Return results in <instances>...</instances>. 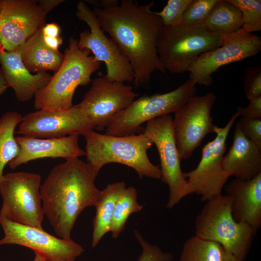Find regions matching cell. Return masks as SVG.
Returning <instances> with one entry per match:
<instances>
[{
  "label": "cell",
  "instance_id": "2",
  "mask_svg": "<svg viewBox=\"0 0 261 261\" xmlns=\"http://www.w3.org/2000/svg\"><path fill=\"white\" fill-rule=\"evenodd\" d=\"M96 177L88 163L74 158L55 166L41 184L44 215L58 237L71 239L79 215L100 201L102 192L95 185Z\"/></svg>",
  "mask_w": 261,
  "mask_h": 261
},
{
  "label": "cell",
  "instance_id": "13",
  "mask_svg": "<svg viewBox=\"0 0 261 261\" xmlns=\"http://www.w3.org/2000/svg\"><path fill=\"white\" fill-rule=\"evenodd\" d=\"M223 38L221 46L201 55L189 68V79L194 85L210 86L213 73L220 67L256 56L261 50V37L243 28Z\"/></svg>",
  "mask_w": 261,
  "mask_h": 261
},
{
  "label": "cell",
  "instance_id": "3",
  "mask_svg": "<svg viewBox=\"0 0 261 261\" xmlns=\"http://www.w3.org/2000/svg\"><path fill=\"white\" fill-rule=\"evenodd\" d=\"M83 136L87 162L96 176L106 164L118 163L132 168L140 179H160V166L153 164L147 154L153 143L144 133L115 136L92 130Z\"/></svg>",
  "mask_w": 261,
  "mask_h": 261
},
{
  "label": "cell",
  "instance_id": "38",
  "mask_svg": "<svg viewBox=\"0 0 261 261\" xmlns=\"http://www.w3.org/2000/svg\"><path fill=\"white\" fill-rule=\"evenodd\" d=\"M35 253V257L32 261H47L41 255L37 252Z\"/></svg>",
  "mask_w": 261,
  "mask_h": 261
},
{
  "label": "cell",
  "instance_id": "29",
  "mask_svg": "<svg viewBox=\"0 0 261 261\" xmlns=\"http://www.w3.org/2000/svg\"><path fill=\"white\" fill-rule=\"evenodd\" d=\"M220 0H192L184 14L181 25L185 27L201 25Z\"/></svg>",
  "mask_w": 261,
  "mask_h": 261
},
{
  "label": "cell",
  "instance_id": "21",
  "mask_svg": "<svg viewBox=\"0 0 261 261\" xmlns=\"http://www.w3.org/2000/svg\"><path fill=\"white\" fill-rule=\"evenodd\" d=\"M222 168L230 177L250 179L261 174V149L247 138L237 122L232 144L223 157Z\"/></svg>",
  "mask_w": 261,
  "mask_h": 261
},
{
  "label": "cell",
  "instance_id": "17",
  "mask_svg": "<svg viewBox=\"0 0 261 261\" xmlns=\"http://www.w3.org/2000/svg\"><path fill=\"white\" fill-rule=\"evenodd\" d=\"M94 129L83 111L76 105L59 110H40L22 117L15 133L39 138L82 135Z\"/></svg>",
  "mask_w": 261,
  "mask_h": 261
},
{
  "label": "cell",
  "instance_id": "37",
  "mask_svg": "<svg viewBox=\"0 0 261 261\" xmlns=\"http://www.w3.org/2000/svg\"><path fill=\"white\" fill-rule=\"evenodd\" d=\"M8 87L2 70L0 68V96L6 91Z\"/></svg>",
  "mask_w": 261,
  "mask_h": 261
},
{
  "label": "cell",
  "instance_id": "19",
  "mask_svg": "<svg viewBox=\"0 0 261 261\" xmlns=\"http://www.w3.org/2000/svg\"><path fill=\"white\" fill-rule=\"evenodd\" d=\"M226 191L232 199L234 219L249 226L255 235L261 226V174L248 180L235 178Z\"/></svg>",
  "mask_w": 261,
  "mask_h": 261
},
{
  "label": "cell",
  "instance_id": "35",
  "mask_svg": "<svg viewBox=\"0 0 261 261\" xmlns=\"http://www.w3.org/2000/svg\"><path fill=\"white\" fill-rule=\"evenodd\" d=\"M42 35L51 37L60 36V28L56 23L44 24L41 29Z\"/></svg>",
  "mask_w": 261,
  "mask_h": 261
},
{
  "label": "cell",
  "instance_id": "20",
  "mask_svg": "<svg viewBox=\"0 0 261 261\" xmlns=\"http://www.w3.org/2000/svg\"><path fill=\"white\" fill-rule=\"evenodd\" d=\"M0 64L8 87L13 89L16 99L21 102L30 100L52 76L47 72L32 74L23 63L19 48L8 51L0 44Z\"/></svg>",
  "mask_w": 261,
  "mask_h": 261
},
{
  "label": "cell",
  "instance_id": "14",
  "mask_svg": "<svg viewBox=\"0 0 261 261\" xmlns=\"http://www.w3.org/2000/svg\"><path fill=\"white\" fill-rule=\"evenodd\" d=\"M216 100L212 92L195 95L174 113V133L181 159L189 158L206 135L214 133L211 111Z\"/></svg>",
  "mask_w": 261,
  "mask_h": 261
},
{
  "label": "cell",
  "instance_id": "32",
  "mask_svg": "<svg viewBox=\"0 0 261 261\" xmlns=\"http://www.w3.org/2000/svg\"><path fill=\"white\" fill-rule=\"evenodd\" d=\"M244 89L249 101L261 96V67L260 65L246 68L245 71Z\"/></svg>",
  "mask_w": 261,
  "mask_h": 261
},
{
  "label": "cell",
  "instance_id": "22",
  "mask_svg": "<svg viewBox=\"0 0 261 261\" xmlns=\"http://www.w3.org/2000/svg\"><path fill=\"white\" fill-rule=\"evenodd\" d=\"M41 29L19 47L21 58L31 73H44L47 71L55 72L62 64L64 55L59 50H52L44 44Z\"/></svg>",
  "mask_w": 261,
  "mask_h": 261
},
{
  "label": "cell",
  "instance_id": "33",
  "mask_svg": "<svg viewBox=\"0 0 261 261\" xmlns=\"http://www.w3.org/2000/svg\"><path fill=\"white\" fill-rule=\"evenodd\" d=\"M237 122L245 136L261 149V119L241 118Z\"/></svg>",
  "mask_w": 261,
  "mask_h": 261
},
{
  "label": "cell",
  "instance_id": "28",
  "mask_svg": "<svg viewBox=\"0 0 261 261\" xmlns=\"http://www.w3.org/2000/svg\"><path fill=\"white\" fill-rule=\"evenodd\" d=\"M241 11L243 29L252 33L261 29V0H229Z\"/></svg>",
  "mask_w": 261,
  "mask_h": 261
},
{
  "label": "cell",
  "instance_id": "30",
  "mask_svg": "<svg viewBox=\"0 0 261 261\" xmlns=\"http://www.w3.org/2000/svg\"><path fill=\"white\" fill-rule=\"evenodd\" d=\"M192 0H169L160 12L164 26H176L181 24L184 14Z\"/></svg>",
  "mask_w": 261,
  "mask_h": 261
},
{
  "label": "cell",
  "instance_id": "36",
  "mask_svg": "<svg viewBox=\"0 0 261 261\" xmlns=\"http://www.w3.org/2000/svg\"><path fill=\"white\" fill-rule=\"evenodd\" d=\"M42 38L44 44L49 48L55 51L58 50L59 47L63 43V39L60 36L57 37H51L42 35Z\"/></svg>",
  "mask_w": 261,
  "mask_h": 261
},
{
  "label": "cell",
  "instance_id": "34",
  "mask_svg": "<svg viewBox=\"0 0 261 261\" xmlns=\"http://www.w3.org/2000/svg\"><path fill=\"white\" fill-rule=\"evenodd\" d=\"M236 113L245 119H261V96L249 100L246 107L238 106Z\"/></svg>",
  "mask_w": 261,
  "mask_h": 261
},
{
  "label": "cell",
  "instance_id": "7",
  "mask_svg": "<svg viewBox=\"0 0 261 261\" xmlns=\"http://www.w3.org/2000/svg\"><path fill=\"white\" fill-rule=\"evenodd\" d=\"M196 92V85L188 79L169 92L142 96L134 100L112 120L105 130V134L124 136L143 133V124L175 113L195 96Z\"/></svg>",
  "mask_w": 261,
  "mask_h": 261
},
{
  "label": "cell",
  "instance_id": "6",
  "mask_svg": "<svg viewBox=\"0 0 261 261\" xmlns=\"http://www.w3.org/2000/svg\"><path fill=\"white\" fill-rule=\"evenodd\" d=\"M223 36L209 32L201 25L185 27L163 26L157 46L165 71L173 74L188 70L202 54L221 46Z\"/></svg>",
  "mask_w": 261,
  "mask_h": 261
},
{
  "label": "cell",
  "instance_id": "11",
  "mask_svg": "<svg viewBox=\"0 0 261 261\" xmlns=\"http://www.w3.org/2000/svg\"><path fill=\"white\" fill-rule=\"evenodd\" d=\"M76 16L90 29L80 33L79 48L89 50L97 61L105 64L104 76L108 79L123 83L133 81L134 71L129 59L116 42L102 30L92 10L86 2L77 3Z\"/></svg>",
  "mask_w": 261,
  "mask_h": 261
},
{
  "label": "cell",
  "instance_id": "10",
  "mask_svg": "<svg viewBox=\"0 0 261 261\" xmlns=\"http://www.w3.org/2000/svg\"><path fill=\"white\" fill-rule=\"evenodd\" d=\"M156 145L160 159V179L168 185L169 195L166 208L171 209L183 198L191 194L180 166L181 158L174 136L170 115L146 123L143 132Z\"/></svg>",
  "mask_w": 261,
  "mask_h": 261
},
{
  "label": "cell",
  "instance_id": "26",
  "mask_svg": "<svg viewBox=\"0 0 261 261\" xmlns=\"http://www.w3.org/2000/svg\"><path fill=\"white\" fill-rule=\"evenodd\" d=\"M23 116L16 111H8L0 117V182L6 165L18 154L20 147L14 136L15 129Z\"/></svg>",
  "mask_w": 261,
  "mask_h": 261
},
{
  "label": "cell",
  "instance_id": "31",
  "mask_svg": "<svg viewBox=\"0 0 261 261\" xmlns=\"http://www.w3.org/2000/svg\"><path fill=\"white\" fill-rule=\"evenodd\" d=\"M134 234L142 249L137 261H171L173 260L172 253L164 252L158 246L147 242L138 231L135 230Z\"/></svg>",
  "mask_w": 261,
  "mask_h": 261
},
{
  "label": "cell",
  "instance_id": "5",
  "mask_svg": "<svg viewBox=\"0 0 261 261\" xmlns=\"http://www.w3.org/2000/svg\"><path fill=\"white\" fill-rule=\"evenodd\" d=\"M254 235L249 226L234 219L227 194L206 201L195 219V236L220 244L241 261L246 259Z\"/></svg>",
  "mask_w": 261,
  "mask_h": 261
},
{
  "label": "cell",
  "instance_id": "8",
  "mask_svg": "<svg viewBox=\"0 0 261 261\" xmlns=\"http://www.w3.org/2000/svg\"><path fill=\"white\" fill-rule=\"evenodd\" d=\"M41 179L35 173L4 174L0 182V217L13 222L43 228L44 215L40 194Z\"/></svg>",
  "mask_w": 261,
  "mask_h": 261
},
{
  "label": "cell",
  "instance_id": "9",
  "mask_svg": "<svg viewBox=\"0 0 261 261\" xmlns=\"http://www.w3.org/2000/svg\"><path fill=\"white\" fill-rule=\"evenodd\" d=\"M63 0H0V44L8 51L20 47L41 29L48 13Z\"/></svg>",
  "mask_w": 261,
  "mask_h": 261
},
{
  "label": "cell",
  "instance_id": "12",
  "mask_svg": "<svg viewBox=\"0 0 261 261\" xmlns=\"http://www.w3.org/2000/svg\"><path fill=\"white\" fill-rule=\"evenodd\" d=\"M238 116L236 113L233 114L224 127L215 126L216 137L202 148V157L198 166L190 172L184 173L191 193L200 195L203 202L221 194L229 177L222 168L221 161L226 150L229 133Z\"/></svg>",
  "mask_w": 261,
  "mask_h": 261
},
{
  "label": "cell",
  "instance_id": "24",
  "mask_svg": "<svg viewBox=\"0 0 261 261\" xmlns=\"http://www.w3.org/2000/svg\"><path fill=\"white\" fill-rule=\"evenodd\" d=\"M243 24L238 8L229 0H220L201 25L209 32L223 36L238 31Z\"/></svg>",
  "mask_w": 261,
  "mask_h": 261
},
{
  "label": "cell",
  "instance_id": "4",
  "mask_svg": "<svg viewBox=\"0 0 261 261\" xmlns=\"http://www.w3.org/2000/svg\"><path fill=\"white\" fill-rule=\"evenodd\" d=\"M64 55L62 64L48 83L35 94L34 107L36 110H59L72 107L76 89L91 82L92 74L100 68L101 62L89 50L80 49L78 40L73 37L70 38Z\"/></svg>",
  "mask_w": 261,
  "mask_h": 261
},
{
  "label": "cell",
  "instance_id": "23",
  "mask_svg": "<svg viewBox=\"0 0 261 261\" xmlns=\"http://www.w3.org/2000/svg\"><path fill=\"white\" fill-rule=\"evenodd\" d=\"M126 188L124 182L108 184L102 190L101 198L95 206L93 219L91 247H95L105 234L110 232L111 224L116 202Z\"/></svg>",
  "mask_w": 261,
  "mask_h": 261
},
{
  "label": "cell",
  "instance_id": "18",
  "mask_svg": "<svg viewBox=\"0 0 261 261\" xmlns=\"http://www.w3.org/2000/svg\"><path fill=\"white\" fill-rule=\"evenodd\" d=\"M78 137L77 135L51 138L17 136L20 151L8 165L14 169L39 159L61 158L66 160L85 155V151L79 145Z\"/></svg>",
  "mask_w": 261,
  "mask_h": 261
},
{
  "label": "cell",
  "instance_id": "15",
  "mask_svg": "<svg viewBox=\"0 0 261 261\" xmlns=\"http://www.w3.org/2000/svg\"><path fill=\"white\" fill-rule=\"evenodd\" d=\"M138 96L132 86L110 80L104 75L91 81L90 87L77 104L93 124L94 129L102 131Z\"/></svg>",
  "mask_w": 261,
  "mask_h": 261
},
{
  "label": "cell",
  "instance_id": "27",
  "mask_svg": "<svg viewBox=\"0 0 261 261\" xmlns=\"http://www.w3.org/2000/svg\"><path fill=\"white\" fill-rule=\"evenodd\" d=\"M143 206L137 201V192L133 186L126 188L117 199L110 227L112 237L117 238L125 228L130 216L140 212Z\"/></svg>",
  "mask_w": 261,
  "mask_h": 261
},
{
  "label": "cell",
  "instance_id": "16",
  "mask_svg": "<svg viewBox=\"0 0 261 261\" xmlns=\"http://www.w3.org/2000/svg\"><path fill=\"white\" fill-rule=\"evenodd\" d=\"M3 236L0 245H16L32 249L47 261H75L84 252L72 239L55 236L43 228L10 221L0 217Z\"/></svg>",
  "mask_w": 261,
  "mask_h": 261
},
{
  "label": "cell",
  "instance_id": "25",
  "mask_svg": "<svg viewBox=\"0 0 261 261\" xmlns=\"http://www.w3.org/2000/svg\"><path fill=\"white\" fill-rule=\"evenodd\" d=\"M179 261H241L220 244L193 236L184 243Z\"/></svg>",
  "mask_w": 261,
  "mask_h": 261
},
{
  "label": "cell",
  "instance_id": "1",
  "mask_svg": "<svg viewBox=\"0 0 261 261\" xmlns=\"http://www.w3.org/2000/svg\"><path fill=\"white\" fill-rule=\"evenodd\" d=\"M154 4V1L142 5L136 0H121L116 4L92 9L102 30L116 42L130 63L137 87L148 88L154 72H166L157 51L163 24L152 10Z\"/></svg>",
  "mask_w": 261,
  "mask_h": 261
}]
</instances>
